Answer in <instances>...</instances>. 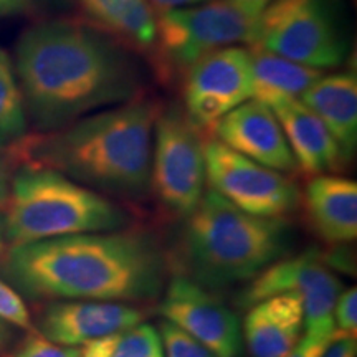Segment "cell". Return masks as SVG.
I'll list each match as a JSON object with an SVG mask.
<instances>
[{
  "label": "cell",
  "mask_w": 357,
  "mask_h": 357,
  "mask_svg": "<svg viewBox=\"0 0 357 357\" xmlns=\"http://www.w3.org/2000/svg\"><path fill=\"white\" fill-rule=\"evenodd\" d=\"M8 247L58 236L128 229L131 215L108 195L53 169L20 164L0 208Z\"/></svg>",
  "instance_id": "5b68a950"
},
{
  "label": "cell",
  "mask_w": 357,
  "mask_h": 357,
  "mask_svg": "<svg viewBox=\"0 0 357 357\" xmlns=\"http://www.w3.org/2000/svg\"><path fill=\"white\" fill-rule=\"evenodd\" d=\"M252 100L273 105L281 100H300L303 93L323 77L324 71L294 63L258 48L250 50Z\"/></svg>",
  "instance_id": "ffe728a7"
},
{
  "label": "cell",
  "mask_w": 357,
  "mask_h": 357,
  "mask_svg": "<svg viewBox=\"0 0 357 357\" xmlns=\"http://www.w3.org/2000/svg\"><path fill=\"white\" fill-rule=\"evenodd\" d=\"M342 291L339 276L324 263L323 250L307 248L293 257H283L252 278L236 296V306L250 307L278 294H298L305 311V334L333 337V312Z\"/></svg>",
  "instance_id": "9c48e42d"
},
{
  "label": "cell",
  "mask_w": 357,
  "mask_h": 357,
  "mask_svg": "<svg viewBox=\"0 0 357 357\" xmlns=\"http://www.w3.org/2000/svg\"><path fill=\"white\" fill-rule=\"evenodd\" d=\"M24 98L12 58L0 48V147L17 146L29 134Z\"/></svg>",
  "instance_id": "7402d4cb"
},
{
  "label": "cell",
  "mask_w": 357,
  "mask_h": 357,
  "mask_svg": "<svg viewBox=\"0 0 357 357\" xmlns=\"http://www.w3.org/2000/svg\"><path fill=\"white\" fill-rule=\"evenodd\" d=\"M208 189L240 211L263 218H284L296 211L301 192L287 174L235 153L220 141L205 142Z\"/></svg>",
  "instance_id": "30bf717a"
},
{
  "label": "cell",
  "mask_w": 357,
  "mask_h": 357,
  "mask_svg": "<svg viewBox=\"0 0 357 357\" xmlns=\"http://www.w3.org/2000/svg\"><path fill=\"white\" fill-rule=\"evenodd\" d=\"M146 316L144 310L129 303L61 300L43 307L35 331L56 344L83 347L139 324Z\"/></svg>",
  "instance_id": "4fadbf2b"
},
{
  "label": "cell",
  "mask_w": 357,
  "mask_h": 357,
  "mask_svg": "<svg viewBox=\"0 0 357 357\" xmlns=\"http://www.w3.org/2000/svg\"><path fill=\"white\" fill-rule=\"evenodd\" d=\"M58 0H0V19L22 15V13L37 10Z\"/></svg>",
  "instance_id": "83f0119b"
},
{
  "label": "cell",
  "mask_w": 357,
  "mask_h": 357,
  "mask_svg": "<svg viewBox=\"0 0 357 357\" xmlns=\"http://www.w3.org/2000/svg\"><path fill=\"white\" fill-rule=\"evenodd\" d=\"M101 30L124 45L149 50L155 40L158 13L147 0H78Z\"/></svg>",
  "instance_id": "d6986e66"
},
{
  "label": "cell",
  "mask_w": 357,
  "mask_h": 357,
  "mask_svg": "<svg viewBox=\"0 0 357 357\" xmlns=\"http://www.w3.org/2000/svg\"><path fill=\"white\" fill-rule=\"evenodd\" d=\"M17 167H19V159L13 153V147L10 149L0 147V208L3 207L8 197L10 182Z\"/></svg>",
  "instance_id": "4316f807"
},
{
  "label": "cell",
  "mask_w": 357,
  "mask_h": 357,
  "mask_svg": "<svg viewBox=\"0 0 357 357\" xmlns=\"http://www.w3.org/2000/svg\"><path fill=\"white\" fill-rule=\"evenodd\" d=\"M0 271L30 300L139 305L159 300L171 260L154 234L128 227L8 247Z\"/></svg>",
  "instance_id": "7a4b0ae2"
},
{
  "label": "cell",
  "mask_w": 357,
  "mask_h": 357,
  "mask_svg": "<svg viewBox=\"0 0 357 357\" xmlns=\"http://www.w3.org/2000/svg\"><path fill=\"white\" fill-rule=\"evenodd\" d=\"M321 357H357V339L334 334Z\"/></svg>",
  "instance_id": "f546056e"
},
{
  "label": "cell",
  "mask_w": 357,
  "mask_h": 357,
  "mask_svg": "<svg viewBox=\"0 0 357 357\" xmlns=\"http://www.w3.org/2000/svg\"><path fill=\"white\" fill-rule=\"evenodd\" d=\"M283 128L298 171L307 176L331 174L344 166L331 132L300 100H281L270 105Z\"/></svg>",
  "instance_id": "e0dca14e"
},
{
  "label": "cell",
  "mask_w": 357,
  "mask_h": 357,
  "mask_svg": "<svg viewBox=\"0 0 357 357\" xmlns=\"http://www.w3.org/2000/svg\"><path fill=\"white\" fill-rule=\"evenodd\" d=\"M7 250H8V242L6 235V223H3V215H2V211H0V260H2V257L6 255Z\"/></svg>",
  "instance_id": "836d02e7"
},
{
  "label": "cell",
  "mask_w": 357,
  "mask_h": 357,
  "mask_svg": "<svg viewBox=\"0 0 357 357\" xmlns=\"http://www.w3.org/2000/svg\"><path fill=\"white\" fill-rule=\"evenodd\" d=\"M291 247V229L284 218H263L240 211L211 189L184 218L171 268L178 275L218 289L248 283Z\"/></svg>",
  "instance_id": "277c9868"
},
{
  "label": "cell",
  "mask_w": 357,
  "mask_h": 357,
  "mask_svg": "<svg viewBox=\"0 0 357 357\" xmlns=\"http://www.w3.org/2000/svg\"><path fill=\"white\" fill-rule=\"evenodd\" d=\"M79 357H164L158 328L142 323L79 347Z\"/></svg>",
  "instance_id": "44dd1931"
},
{
  "label": "cell",
  "mask_w": 357,
  "mask_h": 357,
  "mask_svg": "<svg viewBox=\"0 0 357 357\" xmlns=\"http://www.w3.org/2000/svg\"><path fill=\"white\" fill-rule=\"evenodd\" d=\"M160 106L137 96L56 131L13 146L20 164L61 172L102 195L141 200L149 194L154 126Z\"/></svg>",
  "instance_id": "3957f363"
},
{
  "label": "cell",
  "mask_w": 357,
  "mask_h": 357,
  "mask_svg": "<svg viewBox=\"0 0 357 357\" xmlns=\"http://www.w3.org/2000/svg\"><path fill=\"white\" fill-rule=\"evenodd\" d=\"M248 100H252L250 50L240 45L208 53L187 70L184 111L200 131L212 129Z\"/></svg>",
  "instance_id": "8fae6325"
},
{
  "label": "cell",
  "mask_w": 357,
  "mask_h": 357,
  "mask_svg": "<svg viewBox=\"0 0 357 357\" xmlns=\"http://www.w3.org/2000/svg\"><path fill=\"white\" fill-rule=\"evenodd\" d=\"M13 68L26 119L42 132L141 96V68L124 43L73 19L29 26L15 45Z\"/></svg>",
  "instance_id": "6da1fadb"
},
{
  "label": "cell",
  "mask_w": 357,
  "mask_h": 357,
  "mask_svg": "<svg viewBox=\"0 0 357 357\" xmlns=\"http://www.w3.org/2000/svg\"><path fill=\"white\" fill-rule=\"evenodd\" d=\"M12 341V329L10 324L0 321V351L6 349V347L10 344Z\"/></svg>",
  "instance_id": "d6a6232c"
},
{
  "label": "cell",
  "mask_w": 357,
  "mask_h": 357,
  "mask_svg": "<svg viewBox=\"0 0 357 357\" xmlns=\"http://www.w3.org/2000/svg\"><path fill=\"white\" fill-rule=\"evenodd\" d=\"M0 321L13 326V328L35 333L32 314H30L24 298L3 280H0Z\"/></svg>",
  "instance_id": "cb8c5ba5"
},
{
  "label": "cell",
  "mask_w": 357,
  "mask_h": 357,
  "mask_svg": "<svg viewBox=\"0 0 357 357\" xmlns=\"http://www.w3.org/2000/svg\"><path fill=\"white\" fill-rule=\"evenodd\" d=\"M307 223L326 245L357 238V184L337 174L312 176L301 194Z\"/></svg>",
  "instance_id": "9a60e30c"
},
{
  "label": "cell",
  "mask_w": 357,
  "mask_h": 357,
  "mask_svg": "<svg viewBox=\"0 0 357 357\" xmlns=\"http://www.w3.org/2000/svg\"><path fill=\"white\" fill-rule=\"evenodd\" d=\"M205 141L185 111L160 108L154 126L149 192L164 212L184 220L205 194Z\"/></svg>",
  "instance_id": "ba28073f"
},
{
  "label": "cell",
  "mask_w": 357,
  "mask_h": 357,
  "mask_svg": "<svg viewBox=\"0 0 357 357\" xmlns=\"http://www.w3.org/2000/svg\"><path fill=\"white\" fill-rule=\"evenodd\" d=\"M10 357H79V347L56 344L35 331L17 346Z\"/></svg>",
  "instance_id": "484cf974"
},
{
  "label": "cell",
  "mask_w": 357,
  "mask_h": 357,
  "mask_svg": "<svg viewBox=\"0 0 357 357\" xmlns=\"http://www.w3.org/2000/svg\"><path fill=\"white\" fill-rule=\"evenodd\" d=\"M229 2H231L238 8H242V10L247 12L248 15L258 17L271 0H229Z\"/></svg>",
  "instance_id": "4dcf8cb0"
},
{
  "label": "cell",
  "mask_w": 357,
  "mask_h": 357,
  "mask_svg": "<svg viewBox=\"0 0 357 357\" xmlns=\"http://www.w3.org/2000/svg\"><path fill=\"white\" fill-rule=\"evenodd\" d=\"M300 101L331 132L347 164L357 147V78L351 71L323 75L303 93Z\"/></svg>",
  "instance_id": "ac0fdd59"
},
{
  "label": "cell",
  "mask_w": 357,
  "mask_h": 357,
  "mask_svg": "<svg viewBox=\"0 0 357 357\" xmlns=\"http://www.w3.org/2000/svg\"><path fill=\"white\" fill-rule=\"evenodd\" d=\"M160 318L197 339L217 357H240L243 349L242 323L235 311L184 275L174 273L159 298Z\"/></svg>",
  "instance_id": "7c38bea8"
},
{
  "label": "cell",
  "mask_w": 357,
  "mask_h": 357,
  "mask_svg": "<svg viewBox=\"0 0 357 357\" xmlns=\"http://www.w3.org/2000/svg\"><path fill=\"white\" fill-rule=\"evenodd\" d=\"M333 337H314L305 334L288 357H321Z\"/></svg>",
  "instance_id": "f1b7e54d"
},
{
  "label": "cell",
  "mask_w": 357,
  "mask_h": 357,
  "mask_svg": "<svg viewBox=\"0 0 357 357\" xmlns=\"http://www.w3.org/2000/svg\"><path fill=\"white\" fill-rule=\"evenodd\" d=\"M334 334L337 336H357V289L347 288L337 296L333 312Z\"/></svg>",
  "instance_id": "d4e9b609"
},
{
  "label": "cell",
  "mask_w": 357,
  "mask_h": 357,
  "mask_svg": "<svg viewBox=\"0 0 357 357\" xmlns=\"http://www.w3.org/2000/svg\"><path fill=\"white\" fill-rule=\"evenodd\" d=\"M303 331V300L291 293L266 298L247 307L242 324L243 344L250 357H288Z\"/></svg>",
  "instance_id": "2e32d148"
},
{
  "label": "cell",
  "mask_w": 357,
  "mask_h": 357,
  "mask_svg": "<svg viewBox=\"0 0 357 357\" xmlns=\"http://www.w3.org/2000/svg\"><path fill=\"white\" fill-rule=\"evenodd\" d=\"M258 17L229 0H207L158 15L154 53L164 75L187 73L208 53L240 43L252 45Z\"/></svg>",
  "instance_id": "52a82bcc"
},
{
  "label": "cell",
  "mask_w": 357,
  "mask_h": 357,
  "mask_svg": "<svg viewBox=\"0 0 357 357\" xmlns=\"http://www.w3.org/2000/svg\"><path fill=\"white\" fill-rule=\"evenodd\" d=\"M252 48L324 71L349 53L342 0H271L258 15Z\"/></svg>",
  "instance_id": "8992f818"
},
{
  "label": "cell",
  "mask_w": 357,
  "mask_h": 357,
  "mask_svg": "<svg viewBox=\"0 0 357 357\" xmlns=\"http://www.w3.org/2000/svg\"><path fill=\"white\" fill-rule=\"evenodd\" d=\"M217 141L235 153L275 171H298L283 128L273 109L258 100L236 106L212 128Z\"/></svg>",
  "instance_id": "5bb4252c"
},
{
  "label": "cell",
  "mask_w": 357,
  "mask_h": 357,
  "mask_svg": "<svg viewBox=\"0 0 357 357\" xmlns=\"http://www.w3.org/2000/svg\"><path fill=\"white\" fill-rule=\"evenodd\" d=\"M158 331L164 357H217L211 349L200 344L197 339L166 319L160 321Z\"/></svg>",
  "instance_id": "603a6c76"
},
{
  "label": "cell",
  "mask_w": 357,
  "mask_h": 357,
  "mask_svg": "<svg viewBox=\"0 0 357 357\" xmlns=\"http://www.w3.org/2000/svg\"><path fill=\"white\" fill-rule=\"evenodd\" d=\"M147 2L153 6V8H159L160 12L171 10V8H178V7H187V6H195V3L207 2V0H147Z\"/></svg>",
  "instance_id": "1f68e13d"
}]
</instances>
